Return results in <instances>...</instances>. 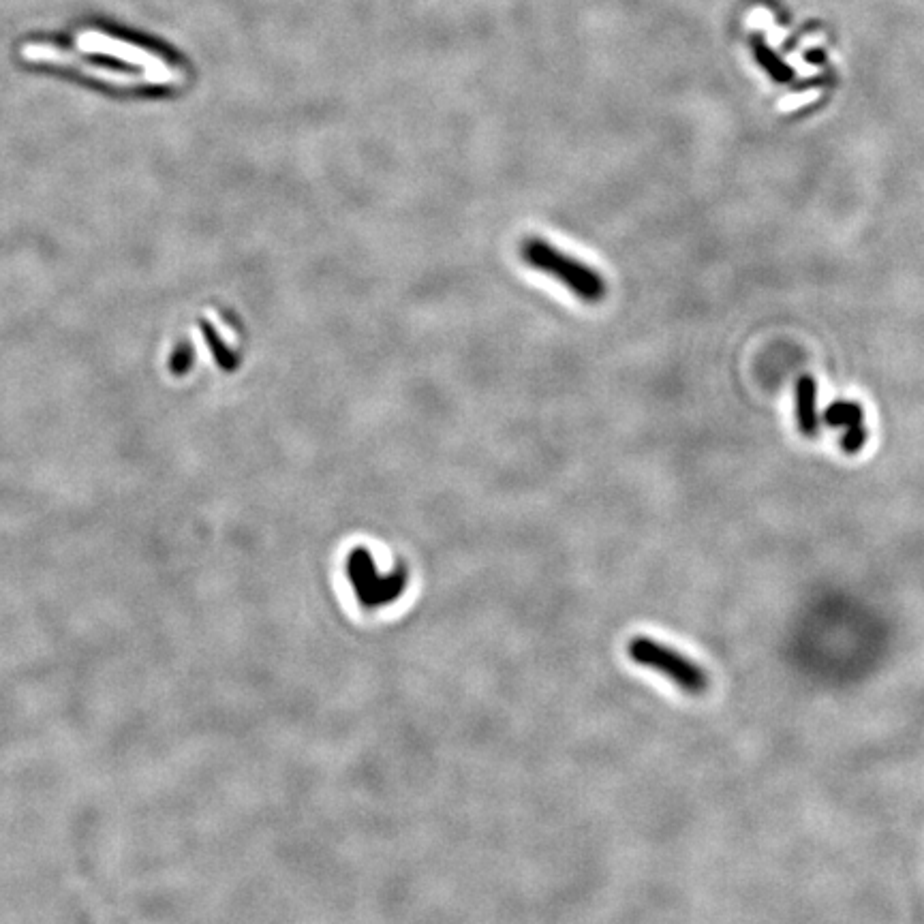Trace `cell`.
I'll use <instances>...</instances> for the list:
<instances>
[{"mask_svg": "<svg viewBox=\"0 0 924 924\" xmlns=\"http://www.w3.org/2000/svg\"><path fill=\"white\" fill-rule=\"evenodd\" d=\"M815 400H818V388H815V381L809 375H805L796 385V415L800 430L809 437L818 433L820 426L818 411H815Z\"/></svg>", "mask_w": 924, "mask_h": 924, "instance_id": "6", "label": "cell"}, {"mask_svg": "<svg viewBox=\"0 0 924 924\" xmlns=\"http://www.w3.org/2000/svg\"><path fill=\"white\" fill-rule=\"evenodd\" d=\"M824 422L841 430V448L847 454H856L862 450L867 441L865 430V413L862 407L854 400H837V403L828 405L824 411Z\"/></svg>", "mask_w": 924, "mask_h": 924, "instance_id": "5", "label": "cell"}, {"mask_svg": "<svg viewBox=\"0 0 924 924\" xmlns=\"http://www.w3.org/2000/svg\"><path fill=\"white\" fill-rule=\"evenodd\" d=\"M520 259L537 272L561 283L569 294L587 304H597L606 298L604 276L589 268L584 261L554 249L542 238H525L520 244Z\"/></svg>", "mask_w": 924, "mask_h": 924, "instance_id": "2", "label": "cell"}, {"mask_svg": "<svg viewBox=\"0 0 924 924\" xmlns=\"http://www.w3.org/2000/svg\"><path fill=\"white\" fill-rule=\"evenodd\" d=\"M627 653L636 664L666 676V679H670L685 693H691V696H700V693L708 689V674L704 672V668H700L696 661H691L683 653L672 649V646L661 644L653 638L638 636L634 640H629Z\"/></svg>", "mask_w": 924, "mask_h": 924, "instance_id": "3", "label": "cell"}, {"mask_svg": "<svg viewBox=\"0 0 924 924\" xmlns=\"http://www.w3.org/2000/svg\"><path fill=\"white\" fill-rule=\"evenodd\" d=\"M22 67L65 77L116 99L178 97L193 67L172 45L103 20H82L18 43Z\"/></svg>", "mask_w": 924, "mask_h": 924, "instance_id": "1", "label": "cell"}, {"mask_svg": "<svg viewBox=\"0 0 924 924\" xmlns=\"http://www.w3.org/2000/svg\"><path fill=\"white\" fill-rule=\"evenodd\" d=\"M347 576L362 608L377 610L394 604L407 589V569L400 565L392 574L381 576L366 548H356L347 557Z\"/></svg>", "mask_w": 924, "mask_h": 924, "instance_id": "4", "label": "cell"}]
</instances>
